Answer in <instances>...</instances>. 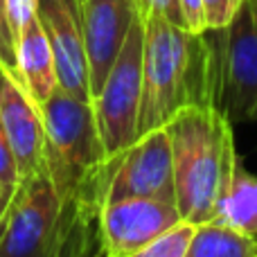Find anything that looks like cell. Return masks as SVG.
Segmentation results:
<instances>
[{
  "label": "cell",
  "mask_w": 257,
  "mask_h": 257,
  "mask_svg": "<svg viewBox=\"0 0 257 257\" xmlns=\"http://www.w3.org/2000/svg\"><path fill=\"white\" fill-rule=\"evenodd\" d=\"M5 3H7L9 27H12L14 39H16L18 32L39 16V0H5Z\"/></svg>",
  "instance_id": "cell-19"
},
{
  "label": "cell",
  "mask_w": 257,
  "mask_h": 257,
  "mask_svg": "<svg viewBox=\"0 0 257 257\" xmlns=\"http://www.w3.org/2000/svg\"><path fill=\"white\" fill-rule=\"evenodd\" d=\"M7 199H0V223H3V217H5V210H7Z\"/></svg>",
  "instance_id": "cell-22"
},
{
  "label": "cell",
  "mask_w": 257,
  "mask_h": 257,
  "mask_svg": "<svg viewBox=\"0 0 257 257\" xmlns=\"http://www.w3.org/2000/svg\"><path fill=\"white\" fill-rule=\"evenodd\" d=\"M0 122L7 133L18 176L45 172V122L41 106L14 77L0 70Z\"/></svg>",
  "instance_id": "cell-11"
},
{
  "label": "cell",
  "mask_w": 257,
  "mask_h": 257,
  "mask_svg": "<svg viewBox=\"0 0 257 257\" xmlns=\"http://www.w3.org/2000/svg\"><path fill=\"white\" fill-rule=\"evenodd\" d=\"M106 257H108V255H106Z\"/></svg>",
  "instance_id": "cell-24"
},
{
  "label": "cell",
  "mask_w": 257,
  "mask_h": 257,
  "mask_svg": "<svg viewBox=\"0 0 257 257\" xmlns=\"http://www.w3.org/2000/svg\"><path fill=\"white\" fill-rule=\"evenodd\" d=\"M45 174L61 201L104 181L106 151L90 99L57 88L43 104Z\"/></svg>",
  "instance_id": "cell-3"
},
{
  "label": "cell",
  "mask_w": 257,
  "mask_h": 257,
  "mask_svg": "<svg viewBox=\"0 0 257 257\" xmlns=\"http://www.w3.org/2000/svg\"><path fill=\"white\" fill-rule=\"evenodd\" d=\"M16 61L18 75L25 93L43 108V104L59 88L57 63H54L52 45L48 41L41 18L36 16L16 36Z\"/></svg>",
  "instance_id": "cell-12"
},
{
  "label": "cell",
  "mask_w": 257,
  "mask_h": 257,
  "mask_svg": "<svg viewBox=\"0 0 257 257\" xmlns=\"http://www.w3.org/2000/svg\"><path fill=\"white\" fill-rule=\"evenodd\" d=\"M178 3H181L183 23H185L187 32H194V34H203V32H208V27H205L203 3H201V0H178Z\"/></svg>",
  "instance_id": "cell-21"
},
{
  "label": "cell",
  "mask_w": 257,
  "mask_h": 257,
  "mask_svg": "<svg viewBox=\"0 0 257 257\" xmlns=\"http://www.w3.org/2000/svg\"><path fill=\"white\" fill-rule=\"evenodd\" d=\"M18 181H21V176H18L16 169V160H14L7 133H5L3 122H0V199H12Z\"/></svg>",
  "instance_id": "cell-17"
},
{
  "label": "cell",
  "mask_w": 257,
  "mask_h": 257,
  "mask_svg": "<svg viewBox=\"0 0 257 257\" xmlns=\"http://www.w3.org/2000/svg\"><path fill=\"white\" fill-rule=\"evenodd\" d=\"M183 221L176 203L160 199H120L99 208V235L108 257H128Z\"/></svg>",
  "instance_id": "cell-8"
},
{
  "label": "cell",
  "mask_w": 257,
  "mask_h": 257,
  "mask_svg": "<svg viewBox=\"0 0 257 257\" xmlns=\"http://www.w3.org/2000/svg\"><path fill=\"white\" fill-rule=\"evenodd\" d=\"M142 59H145V21L136 18L124 48L115 59L104 86L93 97L97 131L106 156H117L138 138L142 102Z\"/></svg>",
  "instance_id": "cell-5"
},
{
  "label": "cell",
  "mask_w": 257,
  "mask_h": 257,
  "mask_svg": "<svg viewBox=\"0 0 257 257\" xmlns=\"http://www.w3.org/2000/svg\"><path fill=\"white\" fill-rule=\"evenodd\" d=\"M165 128L172 142L178 212L194 226L212 221L239 165L230 117L214 104L185 106Z\"/></svg>",
  "instance_id": "cell-2"
},
{
  "label": "cell",
  "mask_w": 257,
  "mask_h": 257,
  "mask_svg": "<svg viewBox=\"0 0 257 257\" xmlns=\"http://www.w3.org/2000/svg\"><path fill=\"white\" fill-rule=\"evenodd\" d=\"M120 199H160L176 203L172 142L165 126L138 136L133 145L106 160L104 203Z\"/></svg>",
  "instance_id": "cell-7"
},
{
  "label": "cell",
  "mask_w": 257,
  "mask_h": 257,
  "mask_svg": "<svg viewBox=\"0 0 257 257\" xmlns=\"http://www.w3.org/2000/svg\"><path fill=\"white\" fill-rule=\"evenodd\" d=\"M205 14V27L208 30H223L235 18L237 9L244 0H201Z\"/></svg>",
  "instance_id": "cell-18"
},
{
  "label": "cell",
  "mask_w": 257,
  "mask_h": 257,
  "mask_svg": "<svg viewBox=\"0 0 257 257\" xmlns=\"http://www.w3.org/2000/svg\"><path fill=\"white\" fill-rule=\"evenodd\" d=\"M138 16L136 0H81L90 97L104 86Z\"/></svg>",
  "instance_id": "cell-9"
},
{
  "label": "cell",
  "mask_w": 257,
  "mask_h": 257,
  "mask_svg": "<svg viewBox=\"0 0 257 257\" xmlns=\"http://www.w3.org/2000/svg\"><path fill=\"white\" fill-rule=\"evenodd\" d=\"M217 61L214 106L230 122H257V5L244 0L223 30H208Z\"/></svg>",
  "instance_id": "cell-4"
},
{
  "label": "cell",
  "mask_w": 257,
  "mask_h": 257,
  "mask_svg": "<svg viewBox=\"0 0 257 257\" xmlns=\"http://www.w3.org/2000/svg\"><path fill=\"white\" fill-rule=\"evenodd\" d=\"M194 230H196L194 223L183 219V221H178L176 226L165 230L163 235L151 239L149 244H145L128 257H185Z\"/></svg>",
  "instance_id": "cell-15"
},
{
  "label": "cell",
  "mask_w": 257,
  "mask_h": 257,
  "mask_svg": "<svg viewBox=\"0 0 257 257\" xmlns=\"http://www.w3.org/2000/svg\"><path fill=\"white\" fill-rule=\"evenodd\" d=\"M136 5H138V14H140L142 18L151 16V14H158V16L167 18L174 25L185 27L181 3H178V0H136Z\"/></svg>",
  "instance_id": "cell-20"
},
{
  "label": "cell",
  "mask_w": 257,
  "mask_h": 257,
  "mask_svg": "<svg viewBox=\"0 0 257 257\" xmlns=\"http://www.w3.org/2000/svg\"><path fill=\"white\" fill-rule=\"evenodd\" d=\"M39 18L52 45L59 88L93 102L81 27V0H39Z\"/></svg>",
  "instance_id": "cell-10"
},
{
  "label": "cell",
  "mask_w": 257,
  "mask_h": 257,
  "mask_svg": "<svg viewBox=\"0 0 257 257\" xmlns=\"http://www.w3.org/2000/svg\"><path fill=\"white\" fill-rule=\"evenodd\" d=\"M63 201L45 172L21 178L0 223V257H48Z\"/></svg>",
  "instance_id": "cell-6"
},
{
  "label": "cell",
  "mask_w": 257,
  "mask_h": 257,
  "mask_svg": "<svg viewBox=\"0 0 257 257\" xmlns=\"http://www.w3.org/2000/svg\"><path fill=\"white\" fill-rule=\"evenodd\" d=\"M0 70H3L5 75L14 77V79L21 84L18 61H16V39H14L12 27H9L7 3H5V0H0Z\"/></svg>",
  "instance_id": "cell-16"
},
{
  "label": "cell",
  "mask_w": 257,
  "mask_h": 257,
  "mask_svg": "<svg viewBox=\"0 0 257 257\" xmlns=\"http://www.w3.org/2000/svg\"><path fill=\"white\" fill-rule=\"evenodd\" d=\"M253 3H255V5H257V0H253Z\"/></svg>",
  "instance_id": "cell-23"
},
{
  "label": "cell",
  "mask_w": 257,
  "mask_h": 257,
  "mask_svg": "<svg viewBox=\"0 0 257 257\" xmlns=\"http://www.w3.org/2000/svg\"><path fill=\"white\" fill-rule=\"evenodd\" d=\"M212 221L257 237V176L241 165V160L226 194L219 201Z\"/></svg>",
  "instance_id": "cell-13"
},
{
  "label": "cell",
  "mask_w": 257,
  "mask_h": 257,
  "mask_svg": "<svg viewBox=\"0 0 257 257\" xmlns=\"http://www.w3.org/2000/svg\"><path fill=\"white\" fill-rule=\"evenodd\" d=\"M142 21L145 59L138 136L165 126L185 106H210L217 93V61L208 32H187L158 14Z\"/></svg>",
  "instance_id": "cell-1"
},
{
  "label": "cell",
  "mask_w": 257,
  "mask_h": 257,
  "mask_svg": "<svg viewBox=\"0 0 257 257\" xmlns=\"http://www.w3.org/2000/svg\"><path fill=\"white\" fill-rule=\"evenodd\" d=\"M185 257H257V237L217 221L199 223Z\"/></svg>",
  "instance_id": "cell-14"
}]
</instances>
